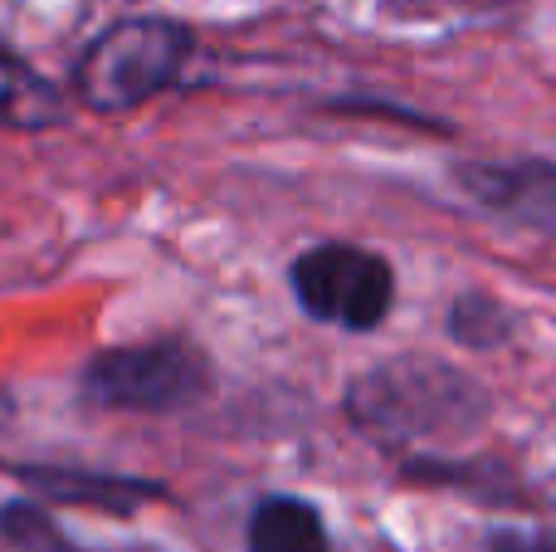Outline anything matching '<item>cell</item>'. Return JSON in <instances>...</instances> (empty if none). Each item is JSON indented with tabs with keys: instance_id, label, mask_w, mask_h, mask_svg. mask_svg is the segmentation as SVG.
I'll list each match as a JSON object with an SVG mask.
<instances>
[{
	"instance_id": "obj_2",
	"label": "cell",
	"mask_w": 556,
	"mask_h": 552,
	"mask_svg": "<svg viewBox=\"0 0 556 552\" xmlns=\"http://www.w3.org/2000/svg\"><path fill=\"white\" fill-rule=\"evenodd\" d=\"M186 59H191V29L176 20H113L74 59V98L93 113H132L181 78Z\"/></svg>"
},
{
	"instance_id": "obj_10",
	"label": "cell",
	"mask_w": 556,
	"mask_h": 552,
	"mask_svg": "<svg viewBox=\"0 0 556 552\" xmlns=\"http://www.w3.org/2000/svg\"><path fill=\"white\" fill-rule=\"evenodd\" d=\"M450 333L464 348H498L513 333V313L489 293H464L450 309Z\"/></svg>"
},
{
	"instance_id": "obj_4",
	"label": "cell",
	"mask_w": 556,
	"mask_h": 552,
	"mask_svg": "<svg viewBox=\"0 0 556 552\" xmlns=\"http://www.w3.org/2000/svg\"><path fill=\"white\" fill-rule=\"evenodd\" d=\"M288 284H293V299L303 303L307 318L332 323V328H346V333L381 328L395 303L391 264L376 250L342 244V240L313 244V250L298 254L293 269H288Z\"/></svg>"
},
{
	"instance_id": "obj_5",
	"label": "cell",
	"mask_w": 556,
	"mask_h": 552,
	"mask_svg": "<svg viewBox=\"0 0 556 552\" xmlns=\"http://www.w3.org/2000/svg\"><path fill=\"white\" fill-rule=\"evenodd\" d=\"M459 186L483 205L542 235H556V162H469Z\"/></svg>"
},
{
	"instance_id": "obj_9",
	"label": "cell",
	"mask_w": 556,
	"mask_h": 552,
	"mask_svg": "<svg viewBox=\"0 0 556 552\" xmlns=\"http://www.w3.org/2000/svg\"><path fill=\"white\" fill-rule=\"evenodd\" d=\"M0 534L15 552H88L49 518L45 504H25V499L0 509Z\"/></svg>"
},
{
	"instance_id": "obj_3",
	"label": "cell",
	"mask_w": 556,
	"mask_h": 552,
	"mask_svg": "<svg viewBox=\"0 0 556 552\" xmlns=\"http://www.w3.org/2000/svg\"><path fill=\"white\" fill-rule=\"evenodd\" d=\"M84 401L103 411H137V416H172L211 391V362L186 338L108 348L84 367Z\"/></svg>"
},
{
	"instance_id": "obj_13",
	"label": "cell",
	"mask_w": 556,
	"mask_h": 552,
	"mask_svg": "<svg viewBox=\"0 0 556 552\" xmlns=\"http://www.w3.org/2000/svg\"><path fill=\"white\" fill-rule=\"evenodd\" d=\"M5 416H10V401H5V391H0V426H5Z\"/></svg>"
},
{
	"instance_id": "obj_11",
	"label": "cell",
	"mask_w": 556,
	"mask_h": 552,
	"mask_svg": "<svg viewBox=\"0 0 556 552\" xmlns=\"http://www.w3.org/2000/svg\"><path fill=\"white\" fill-rule=\"evenodd\" d=\"M489 552H556V538H547V534H493Z\"/></svg>"
},
{
	"instance_id": "obj_6",
	"label": "cell",
	"mask_w": 556,
	"mask_h": 552,
	"mask_svg": "<svg viewBox=\"0 0 556 552\" xmlns=\"http://www.w3.org/2000/svg\"><path fill=\"white\" fill-rule=\"evenodd\" d=\"M29 489L49 504H84V509H103V514H132L147 499H162L166 489L152 479H132V475H103V469H54V465H25L20 469Z\"/></svg>"
},
{
	"instance_id": "obj_8",
	"label": "cell",
	"mask_w": 556,
	"mask_h": 552,
	"mask_svg": "<svg viewBox=\"0 0 556 552\" xmlns=\"http://www.w3.org/2000/svg\"><path fill=\"white\" fill-rule=\"evenodd\" d=\"M244 543H250V552H332L323 514L307 499H293V494L260 499L250 514Z\"/></svg>"
},
{
	"instance_id": "obj_12",
	"label": "cell",
	"mask_w": 556,
	"mask_h": 552,
	"mask_svg": "<svg viewBox=\"0 0 556 552\" xmlns=\"http://www.w3.org/2000/svg\"><path fill=\"white\" fill-rule=\"evenodd\" d=\"M425 5H440V10H498V5H513V0H425Z\"/></svg>"
},
{
	"instance_id": "obj_1",
	"label": "cell",
	"mask_w": 556,
	"mask_h": 552,
	"mask_svg": "<svg viewBox=\"0 0 556 552\" xmlns=\"http://www.w3.org/2000/svg\"><path fill=\"white\" fill-rule=\"evenodd\" d=\"M346 416L381 446H454L483 430L489 397L440 357H391L352 381Z\"/></svg>"
},
{
	"instance_id": "obj_7",
	"label": "cell",
	"mask_w": 556,
	"mask_h": 552,
	"mask_svg": "<svg viewBox=\"0 0 556 552\" xmlns=\"http://www.w3.org/2000/svg\"><path fill=\"white\" fill-rule=\"evenodd\" d=\"M68 117L64 88L20 54L0 49V127L5 133H49Z\"/></svg>"
}]
</instances>
